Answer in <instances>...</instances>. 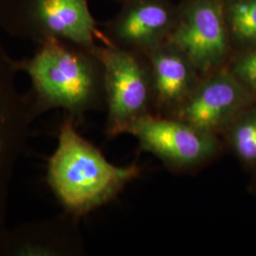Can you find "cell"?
Listing matches in <instances>:
<instances>
[{"label": "cell", "instance_id": "obj_1", "mask_svg": "<svg viewBox=\"0 0 256 256\" xmlns=\"http://www.w3.org/2000/svg\"><path fill=\"white\" fill-rule=\"evenodd\" d=\"M140 174L136 164L117 166L82 138L66 115L58 144L48 162L46 182L64 212L84 216L114 200Z\"/></svg>", "mask_w": 256, "mask_h": 256}, {"label": "cell", "instance_id": "obj_2", "mask_svg": "<svg viewBox=\"0 0 256 256\" xmlns=\"http://www.w3.org/2000/svg\"><path fill=\"white\" fill-rule=\"evenodd\" d=\"M68 43L48 39L38 44L30 58L18 61L20 72L30 79L28 94L38 117L48 110L61 108L75 120L96 101L99 90L96 68Z\"/></svg>", "mask_w": 256, "mask_h": 256}, {"label": "cell", "instance_id": "obj_3", "mask_svg": "<svg viewBox=\"0 0 256 256\" xmlns=\"http://www.w3.org/2000/svg\"><path fill=\"white\" fill-rule=\"evenodd\" d=\"M0 26L37 45L57 38L92 50L99 37L86 0H0Z\"/></svg>", "mask_w": 256, "mask_h": 256}, {"label": "cell", "instance_id": "obj_4", "mask_svg": "<svg viewBox=\"0 0 256 256\" xmlns=\"http://www.w3.org/2000/svg\"><path fill=\"white\" fill-rule=\"evenodd\" d=\"M18 61L0 40V252L9 232L8 203L19 160L24 155L34 122L38 118L30 96L19 90Z\"/></svg>", "mask_w": 256, "mask_h": 256}, {"label": "cell", "instance_id": "obj_5", "mask_svg": "<svg viewBox=\"0 0 256 256\" xmlns=\"http://www.w3.org/2000/svg\"><path fill=\"white\" fill-rule=\"evenodd\" d=\"M102 68L108 104L106 133L115 137L146 114L149 88L146 74L135 56L113 46L90 50Z\"/></svg>", "mask_w": 256, "mask_h": 256}, {"label": "cell", "instance_id": "obj_6", "mask_svg": "<svg viewBox=\"0 0 256 256\" xmlns=\"http://www.w3.org/2000/svg\"><path fill=\"white\" fill-rule=\"evenodd\" d=\"M124 133L137 138L144 150L174 166H194L210 158L218 150L214 134L178 119L142 115Z\"/></svg>", "mask_w": 256, "mask_h": 256}, {"label": "cell", "instance_id": "obj_7", "mask_svg": "<svg viewBox=\"0 0 256 256\" xmlns=\"http://www.w3.org/2000/svg\"><path fill=\"white\" fill-rule=\"evenodd\" d=\"M223 8L218 0H194L174 30L171 42L196 70L218 68L228 52Z\"/></svg>", "mask_w": 256, "mask_h": 256}, {"label": "cell", "instance_id": "obj_8", "mask_svg": "<svg viewBox=\"0 0 256 256\" xmlns=\"http://www.w3.org/2000/svg\"><path fill=\"white\" fill-rule=\"evenodd\" d=\"M254 99L232 72L221 70L196 86L176 108V118L216 134L227 129L243 110L254 104Z\"/></svg>", "mask_w": 256, "mask_h": 256}, {"label": "cell", "instance_id": "obj_9", "mask_svg": "<svg viewBox=\"0 0 256 256\" xmlns=\"http://www.w3.org/2000/svg\"><path fill=\"white\" fill-rule=\"evenodd\" d=\"M70 214L28 223L9 230L0 256H62L74 252Z\"/></svg>", "mask_w": 256, "mask_h": 256}, {"label": "cell", "instance_id": "obj_10", "mask_svg": "<svg viewBox=\"0 0 256 256\" xmlns=\"http://www.w3.org/2000/svg\"><path fill=\"white\" fill-rule=\"evenodd\" d=\"M151 62L158 100L162 106L176 110L196 88V68L176 48L155 52Z\"/></svg>", "mask_w": 256, "mask_h": 256}, {"label": "cell", "instance_id": "obj_11", "mask_svg": "<svg viewBox=\"0 0 256 256\" xmlns=\"http://www.w3.org/2000/svg\"><path fill=\"white\" fill-rule=\"evenodd\" d=\"M170 14L160 3L146 2L126 12L116 25V34L120 40L138 45L154 42L168 27Z\"/></svg>", "mask_w": 256, "mask_h": 256}, {"label": "cell", "instance_id": "obj_12", "mask_svg": "<svg viewBox=\"0 0 256 256\" xmlns=\"http://www.w3.org/2000/svg\"><path fill=\"white\" fill-rule=\"evenodd\" d=\"M227 130L234 153L245 164L256 166V104L243 110Z\"/></svg>", "mask_w": 256, "mask_h": 256}, {"label": "cell", "instance_id": "obj_13", "mask_svg": "<svg viewBox=\"0 0 256 256\" xmlns=\"http://www.w3.org/2000/svg\"><path fill=\"white\" fill-rule=\"evenodd\" d=\"M230 27L244 43H256V0H238L228 10Z\"/></svg>", "mask_w": 256, "mask_h": 256}, {"label": "cell", "instance_id": "obj_14", "mask_svg": "<svg viewBox=\"0 0 256 256\" xmlns=\"http://www.w3.org/2000/svg\"><path fill=\"white\" fill-rule=\"evenodd\" d=\"M230 72L256 98V46L240 56Z\"/></svg>", "mask_w": 256, "mask_h": 256}]
</instances>
